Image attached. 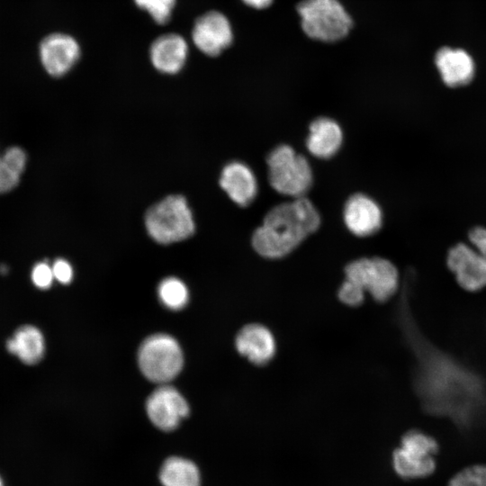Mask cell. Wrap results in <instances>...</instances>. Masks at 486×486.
<instances>
[{"label": "cell", "instance_id": "cell-1", "mask_svg": "<svg viewBox=\"0 0 486 486\" xmlns=\"http://www.w3.org/2000/svg\"><path fill=\"white\" fill-rule=\"evenodd\" d=\"M320 225V215L306 196L271 208L253 232L254 250L266 259H280L296 249Z\"/></svg>", "mask_w": 486, "mask_h": 486}, {"label": "cell", "instance_id": "cell-2", "mask_svg": "<svg viewBox=\"0 0 486 486\" xmlns=\"http://www.w3.org/2000/svg\"><path fill=\"white\" fill-rule=\"evenodd\" d=\"M268 181L280 194L292 199L304 197L313 183V172L308 159L292 147L281 144L266 157Z\"/></svg>", "mask_w": 486, "mask_h": 486}, {"label": "cell", "instance_id": "cell-3", "mask_svg": "<svg viewBox=\"0 0 486 486\" xmlns=\"http://www.w3.org/2000/svg\"><path fill=\"white\" fill-rule=\"evenodd\" d=\"M144 221L148 235L160 244L184 240L195 230L192 211L183 195H169L152 205Z\"/></svg>", "mask_w": 486, "mask_h": 486}, {"label": "cell", "instance_id": "cell-4", "mask_svg": "<svg viewBox=\"0 0 486 486\" xmlns=\"http://www.w3.org/2000/svg\"><path fill=\"white\" fill-rule=\"evenodd\" d=\"M345 279L352 282L380 303L398 295L401 280L397 266L381 256L361 257L350 261L344 268Z\"/></svg>", "mask_w": 486, "mask_h": 486}, {"label": "cell", "instance_id": "cell-5", "mask_svg": "<svg viewBox=\"0 0 486 486\" xmlns=\"http://www.w3.org/2000/svg\"><path fill=\"white\" fill-rule=\"evenodd\" d=\"M438 450L439 444L434 436L418 428L410 429L392 453L393 469L405 480L428 477L436 470Z\"/></svg>", "mask_w": 486, "mask_h": 486}, {"label": "cell", "instance_id": "cell-6", "mask_svg": "<svg viewBox=\"0 0 486 486\" xmlns=\"http://www.w3.org/2000/svg\"><path fill=\"white\" fill-rule=\"evenodd\" d=\"M297 11L303 32L314 40L337 41L352 27L350 16L338 0H302Z\"/></svg>", "mask_w": 486, "mask_h": 486}, {"label": "cell", "instance_id": "cell-7", "mask_svg": "<svg viewBox=\"0 0 486 486\" xmlns=\"http://www.w3.org/2000/svg\"><path fill=\"white\" fill-rule=\"evenodd\" d=\"M138 363L147 379L164 384L180 373L184 356L180 345L173 337L155 334L147 338L140 345Z\"/></svg>", "mask_w": 486, "mask_h": 486}, {"label": "cell", "instance_id": "cell-8", "mask_svg": "<svg viewBox=\"0 0 486 486\" xmlns=\"http://www.w3.org/2000/svg\"><path fill=\"white\" fill-rule=\"evenodd\" d=\"M446 266L464 290L474 292L486 287V256L469 243L457 242L446 253Z\"/></svg>", "mask_w": 486, "mask_h": 486}, {"label": "cell", "instance_id": "cell-9", "mask_svg": "<svg viewBox=\"0 0 486 486\" xmlns=\"http://www.w3.org/2000/svg\"><path fill=\"white\" fill-rule=\"evenodd\" d=\"M147 414L159 429L171 431L189 414V406L184 396L166 383L158 387L148 398Z\"/></svg>", "mask_w": 486, "mask_h": 486}, {"label": "cell", "instance_id": "cell-10", "mask_svg": "<svg viewBox=\"0 0 486 486\" xmlns=\"http://www.w3.org/2000/svg\"><path fill=\"white\" fill-rule=\"evenodd\" d=\"M192 37L194 45L202 53L215 57L231 44L233 34L226 16L220 12L211 11L196 20Z\"/></svg>", "mask_w": 486, "mask_h": 486}, {"label": "cell", "instance_id": "cell-11", "mask_svg": "<svg viewBox=\"0 0 486 486\" xmlns=\"http://www.w3.org/2000/svg\"><path fill=\"white\" fill-rule=\"evenodd\" d=\"M237 351L256 366L269 364L277 351V343L271 329L261 323L245 325L235 338Z\"/></svg>", "mask_w": 486, "mask_h": 486}, {"label": "cell", "instance_id": "cell-12", "mask_svg": "<svg viewBox=\"0 0 486 486\" xmlns=\"http://www.w3.org/2000/svg\"><path fill=\"white\" fill-rule=\"evenodd\" d=\"M343 220L353 235L365 238L375 234L381 229L382 212L370 196L354 194L344 205Z\"/></svg>", "mask_w": 486, "mask_h": 486}, {"label": "cell", "instance_id": "cell-13", "mask_svg": "<svg viewBox=\"0 0 486 486\" xmlns=\"http://www.w3.org/2000/svg\"><path fill=\"white\" fill-rule=\"evenodd\" d=\"M41 63L52 76H62L76 63L80 48L76 40L69 35L53 33L41 41L40 46Z\"/></svg>", "mask_w": 486, "mask_h": 486}, {"label": "cell", "instance_id": "cell-14", "mask_svg": "<svg viewBox=\"0 0 486 486\" xmlns=\"http://www.w3.org/2000/svg\"><path fill=\"white\" fill-rule=\"evenodd\" d=\"M220 185L230 199L240 207L249 205L258 190L254 172L240 161H231L222 168Z\"/></svg>", "mask_w": 486, "mask_h": 486}, {"label": "cell", "instance_id": "cell-15", "mask_svg": "<svg viewBox=\"0 0 486 486\" xmlns=\"http://www.w3.org/2000/svg\"><path fill=\"white\" fill-rule=\"evenodd\" d=\"M435 65L443 83L449 87L468 85L475 74L473 58L462 49L441 48L436 53Z\"/></svg>", "mask_w": 486, "mask_h": 486}, {"label": "cell", "instance_id": "cell-16", "mask_svg": "<svg viewBox=\"0 0 486 486\" xmlns=\"http://www.w3.org/2000/svg\"><path fill=\"white\" fill-rule=\"evenodd\" d=\"M343 143L340 125L329 117H319L309 126L306 148L315 158L328 159L334 157Z\"/></svg>", "mask_w": 486, "mask_h": 486}, {"label": "cell", "instance_id": "cell-17", "mask_svg": "<svg viewBox=\"0 0 486 486\" xmlns=\"http://www.w3.org/2000/svg\"><path fill=\"white\" fill-rule=\"evenodd\" d=\"M188 54L187 43L178 34H165L155 40L149 50L154 68L166 74H176L184 67Z\"/></svg>", "mask_w": 486, "mask_h": 486}, {"label": "cell", "instance_id": "cell-18", "mask_svg": "<svg viewBox=\"0 0 486 486\" xmlns=\"http://www.w3.org/2000/svg\"><path fill=\"white\" fill-rule=\"evenodd\" d=\"M6 348L22 363L34 364L40 362L44 355V338L36 327L25 325L19 328L7 340Z\"/></svg>", "mask_w": 486, "mask_h": 486}, {"label": "cell", "instance_id": "cell-19", "mask_svg": "<svg viewBox=\"0 0 486 486\" xmlns=\"http://www.w3.org/2000/svg\"><path fill=\"white\" fill-rule=\"evenodd\" d=\"M163 486H200L201 475L196 464L184 457L167 458L159 472Z\"/></svg>", "mask_w": 486, "mask_h": 486}, {"label": "cell", "instance_id": "cell-20", "mask_svg": "<svg viewBox=\"0 0 486 486\" xmlns=\"http://www.w3.org/2000/svg\"><path fill=\"white\" fill-rule=\"evenodd\" d=\"M26 165V154L18 147L6 149L0 157V194L14 189L20 181Z\"/></svg>", "mask_w": 486, "mask_h": 486}, {"label": "cell", "instance_id": "cell-21", "mask_svg": "<svg viewBox=\"0 0 486 486\" xmlns=\"http://www.w3.org/2000/svg\"><path fill=\"white\" fill-rule=\"evenodd\" d=\"M160 302L168 309L178 310L185 307L189 301L186 285L176 277H167L158 287Z\"/></svg>", "mask_w": 486, "mask_h": 486}, {"label": "cell", "instance_id": "cell-22", "mask_svg": "<svg viewBox=\"0 0 486 486\" xmlns=\"http://www.w3.org/2000/svg\"><path fill=\"white\" fill-rule=\"evenodd\" d=\"M448 486H486V464H474L454 474Z\"/></svg>", "mask_w": 486, "mask_h": 486}, {"label": "cell", "instance_id": "cell-23", "mask_svg": "<svg viewBox=\"0 0 486 486\" xmlns=\"http://www.w3.org/2000/svg\"><path fill=\"white\" fill-rule=\"evenodd\" d=\"M134 2L159 24H165L170 20L176 5V0H134Z\"/></svg>", "mask_w": 486, "mask_h": 486}, {"label": "cell", "instance_id": "cell-24", "mask_svg": "<svg viewBox=\"0 0 486 486\" xmlns=\"http://www.w3.org/2000/svg\"><path fill=\"white\" fill-rule=\"evenodd\" d=\"M339 301L349 307H358L365 298V292L352 282L344 279L338 290Z\"/></svg>", "mask_w": 486, "mask_h": 486}, {"label": "cell", "instance_id": "cell-25", "mask_svg": "<svg viewBox=\"0 0 486 486\" xmlns=\"http://www.w3.org/2000/svg\"><path fill=\"white\" fill-rule=\"evenodd\" d=\"M54 279L52 267L46 262L36 264L32 271V283L40 289H48Z\"/></svg>", "mask_w": 486, "mask_h": 486}, {"label": "cell", "instance_id": "cell-26", "mask_svg": "<svg viewBox=\"0 0 486 486\" xmlns=\"http://www.w3.org/2000/svg\"><path fill=\"white\" fill-rule=\"evenodd\" d=\"M469 244L479 253L486 256V228L475 226L467 234Z\"/></svg>", "mask_w": 486, "mask_h": 486}, {"label": "cell", "instance_id": "cell-27", "mask_svg": "<svg viewBox=\"0 0 486 486\" xmlns=\"http://www.w3.org/2000/svg\"><path fill=\"white\" fill-rule=\"evenodd\" d=\"M54 279L63 284H68L73 278V268L71 265L63 258L57 259L52 265Z\"/></svg>", "mask_w": 486, "mask_h": 486}, {"label": "cell", "instance_id": "cell-28", "mask_svg": "<svg viewBox=\"0 0 486 486\" xmlns=\"http://www.w3.org/2000/svg\"><path fill=\"white\" fill-rule=\"evenodd\" d=\"M246 4L256 8V9H264L268 7L273 0H242Z\"/></svg>", "mask_w": 486, "mask_h": 486}, {"label": "cell", "instance_id": "cell-29", "mask_svg": "<svg viewBox=\"0 0 486 486\" xmlns=\"http://www.w3.org/2000/svg\"><path fill=\"white\" fill-rule=\"evenodd\" d=\"M8 272V268L6 266L2 265L0 266V273L3 274H5Z\"/></svg>", "mask_w": 486, "mask_h": 486}, {"label": "cell", "instance_id": "cell-30", "mask_svg": "<svg viewBox=\"0 0 486 486\" xmlns=\"http://www.w3.org/2000/svg\"><path fill=\"white\" fill-rule=\"evenodd\" d=\"M0 486H3V482H2V481H1V479H0Z\"/></svg>", "mask_w": 486, "mask_h": 486}]
</instances>
